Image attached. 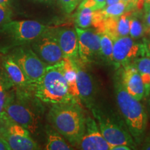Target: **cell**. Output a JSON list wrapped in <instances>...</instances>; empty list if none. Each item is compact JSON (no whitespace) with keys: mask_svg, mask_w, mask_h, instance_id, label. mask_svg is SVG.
<instances>
[{"mask_svg":"<svg viewBox=\"0 0 150 150\" xmlns=\"http://www.w3.org/2000/svg\"><path fill=\"white\" fill-rule=\"evenodd\" d=\"M82 106L73 101L52 105L48 113L49 121L56 131L75 147L85 132L86 117Z\"/></svg>","mask_w":150,"mask_h":150,"instance_id":"cell-1","label":"cell"},{"mask_svg":"<svg viewBox=\"0 0 150 150\" xmlns=\"http://www.w3.org/2000/svg\"><path fill=\"white\" fill-rule=\"evenodd\" d=\"M116 102L123 120L137 145L145 136L148 117L143 105L127 93L118 76L114 79Z\"/></svg>","mask_w":150,"mask_h":150,"instance_id":"cell-2","label":"cell"},{"mask_svg":"<svg viewBox=\"0 0 150 150\" xmlns=\"http://www.w3.org/2000/svg\"><path fill=\"white\" fill-rule=\"evenodd\" d=\"M41 102L50 105L72 102L63 68V61L48 65L44 74L30 84ZM74 102V101H73Z\"/></svg>","mask_w":150,"mask_h":150,"instance_id":"cell-3","label":"cell"},{"mask_svg":"<svg viewBox=\"0 0 150 150\" xmlns=\"http://www.w3.org/2000/svg\"><path fill=\"white\" fill-rule=\"evenodd\" d=\"M91 110L99 130L110 145V148L115 145H125L133 149H136L138 145L124 120L115 114L104 111L96 106H94Z\"/></svg>","mask_w":150,"mask_h":150,"instance_id":"cell-4","label":"cell"},{"mask_svg":"<svg viewBox=\"0 0 150 150\" xmlns=\"http://www.w3.org/2000/svg\"><path fill=\"white\" fill-rule=\"evenodd\" d=\"M48 29L47 26L34 20H11L1 27V31L15 46H19L33 42Z\"/></svg>","mask_w":150,"mask_h":150,"instance_id":"cell-5","label":"cell"},{"mask_svg":"<svg viewBox=\"0 0 150 150\" xmlns=\"http://www.w3.org/2000/svg\"><path fill=\"white\" fill-rule=\"evenodd\" d=\"M11 56L21 68L30 84L40 78L48 66L38 56L29 44L16 46L11 52Z\"/></svg>","mask_w":150,"mask_h":150,"instance_id":"cell-6","label":"cell"},{"mask_svg":"<svg viewBox=\"0 0 150 150\" xmlns=\"http://www.w3.org/2000/svg\"><path fill=\"white\" fill-rule=\"evenodd\" d=\"M0 119L4 127L0 129V136L3 138L11 149L33 150L38 149L37 143L31 138L30 132L21 125L0 115Z\"/></svg>","mask_w":150,"mask_h":150,"instance_id":"cell-7","label":"cell"},{"mask_svg":"<svg viewBox=\"0 0 150 150\" xmlns=\"http://www.w3.org/2000/svg\"><path fill=\"white\" fill-rule=\"evenodd\" d=\"M1 115L35 134L39 127V118L31 108L14 97L6 98L4 109Z\"/></svg>","mask_w":150,"mask_h":150,"instance_id":"cell-8","label":"cell"},{"mask_svg":"<svg viewBox=\"0 0 150 150\" xmlns=\"http://www.w3.org/2000/svg\"><path fill=\"white\" fill-rule=\"evenodd\" d=\"M143 56H145L144 44L136 42L128 35L113 39V65L116 68L131 64Z\"/></svg>","mask_w":150,"mask_h":150,"instance_id":"cell-9","label":"cell"},{"mask_svg":"<svg viewBox=\"0 0 150 150\" xmlns=\"http://www.w3.org/2000/svg\"><path fill=\"white\" fill-rule=\"evenodd\" d=\"M31 47L47 65L56 64L64 59L63 52L50 29L31 42Z\"/></svg>","mask_w":150,"mask_h":150,"instance_id":"cell-10","label":"cell"},{"mask_svg":"<svg viewBox=\"0 0 150 150\" xmlns=\"http://www.w3.org/2000/svg\"><path fill=\"white\" fill-rule=\"evenodd\" d=\"M78 36L79 57L83 63L102 59L100 50V36L96 31L75 27Z\"/></svg>","mask_w":150,"mask_h":150,"instance_id":"cell-11","label":"cell"},{"mask_svg":"<svg viewBox=\"0 0 150 150\" xmlns=\"http://www.w3.org/2000/svg\"><path fill=\"white\" fill-rule=\"evenodd\" d=\"M74 60V59H73ZM74 65L77 76V86L81 102L87 108L92 109L95 106L97 86L93 75L83 67V63L78 59H74Z\"/></svg>","mask_w":150,"mask_h":150,"instance_id":"cell-12","label":"cell"},{"mask_svg":"<svg viewBox=\"0 0 150 150\" xmlns=\"http://www.w3.org/2000/svg\"><path fill=\"white\" fill-rule=\"evenodd\" d=\"M76 147L83 150H110V145L102 136L97 121L91 116L86 117L85 132Z\"/></svg>","mask_w":150,"mask_h":150,"instance_id":"cell-13","label":"cell"},{"mask_svg":"<svg viewBox=\"0 0 150 150\" xmlns=\"http://www.w3.org/2000/svg\"><path fill=\"white\" fill-rule=\"evenodd\" d=\"M122 67L120 79L124 88L129 95L137 100L141 101L145 97V91L140 74L132 63Z\"/></svg>","mask_w":150,"mask_h":150,"instance_id":"cell-14","label":"cell"},{"mask_svg":"<svg viewBox=\"0 0 150 150\" xmlns=\"http://www.w3.org/2000/svg\"><path fill=\"white\" fill-rule=\"evenodd\" d=\"M64 58L76 59L79 57V44L77 33L75 29L70 28H59L52 29Z\"/></svg>","mask_w":150,"mask_h":150,"instance_id":"cell-15","label":"cell"},{"mask_svg":"<svg viewBox=\"0 0 150 150\" xmlns=\"http://www.w3.org/2000/svg\"><path fill=\"white\" fill-rule=\"evenodd\" d=\"M131 16L130 11L119 17L105 18L102 32L110 35L115 39L129 35V20Z\"/></svg>","mask_w":150,"mask_h":150,"instance_id":"cell-16","label":"cell"},{"mask_svg":"<svg viewBox=\"0 0 150 150\" xmlns=\"http://www.w3.org/2000/svg\"><path fill=\"white\" fill-rule=\"evenodd\" d=\"M63 68L71 98L72 101L82 105L78 90L77 76L74 60L69 58H64L63 60Z\"/></svg>","mask_w":150,"mask_h":150,"instance_id":"cell-17","label":"cell"},{"mask_svg":"<svg viewBox=\"0 0 150 150\" xmlns=\"http://www.w3.org/2000/svg\"><path fill=\"white\" fill-rule=\"evenodd\" d=\"M4 67L11 80L16 85L19 86H30L29 80L26 77L21 68L11 58V56L5 59L4 62Z\"/></svg>","mask_w":150,"mask_h":150,"instance_id":"cell-18","label":"cell"},{"mask_svg":"<svg viewBox=\"0 0 150 150\" xmlns=\"http://www.w3.org/2000/svg\"><path fill=\"white\" fill-rule=\"evenodd\" d=\"M138 70L145 86V91L146 97L150 93V58L147 56H140L133 62Z\"/></svg>","mask_w":150,"mask_h":150,"instance_id":"cell-19","label":"cell"},{"mask_svg":"<svg viewBox=\"0 0 150 150\" xmlns=\"http://www.w3.org/2000/svg\"><path fill=\"white\" fill-rule=\"evenodd\" d=\"M47 150H70L73 147L65 141V138L57 131L49 130L45 146Z\"/></svg>","mask_w":150,"mask_h":150,"instance_id":"cell-20","label":"cell"},{"mask_svg":"<svg viewBox=\"0 0 150 150\" xmlns=\"http://www.w3.org/2000/svg\"><path fill=\"white\" fill-rule=\"evenodd\" d=\"M99 33L102 58L108 63L113 65V38L105 32Z\"/></svg>","mask_w":150,"mask_h":150,"instance_id":"cell-21","label":"cell"},{"mask_svg":"<svg viewBox=\"0 0 150 150\" xmlns=\"http://www.w3.org/2000/svg\"><path fill=\"white\" fill-rule=\"evenodd\" d=\"M94 12L95 11L92 8L79 6L78 11L76 15V19H75L76 27L81 29H87L91 27L93 20Z\"/></svg>","mask_w":150,"mask_h":150,"instance_id":"cell-22","label":"cell"},{"mask_svg":"<svg viewBox=\"0 0 150 150\" xmlns=\"http://www.w3.org/2000/svg\"><path fill=\"white\" fill-rule=\"evenodd\" d=\"M129 11L130 10H129L128 6L122 1L105 6L104 8L102 9V12L104 18L119 17Z\"/></svg>","mask_w":150,"mask_h":150,"instance_id":"cell-23","label":"cell"},{"mask_svg":"<svg viewBox=\"0 0 150 150\" xmlns=\"http://www.w3.org/2000/svg\"><path fill=\"white\" fill-rule=\"evenodd\" d=\"M145 32V27L141 21L136 17L131 16L129 20V35L133 39L142 37Z\"/></svg>","mask_w":150,"mask_h":150,"instance_id":"cell-24","label":"cell"},{"mask_svg":"<svg viewBox=\"0 0 150 150\" xmlns=\"http://www.w3.org/2000/svg\"><path fill=\"white\" fill-rule=\"evenodd\" d=\"M12 16V11L8 5L0 4V27L10 22Z\"/></svg>","mask_w":150,"mask_h":150,"instance_id":"cell-25","label":"cell"},{"mask_svg":"<svg viewBox=\"0 0 150 150\" xmlns=\"http://www.w3.org/2000/svg\"><path fill=\"white\" fill-rule=\"evenodd\" d=\"M59 1L65 12L70 14L76 8L81 0H59Z\"/></svg>","mask_w":150,"mask_h":150,"instance_id":"cell-26","label":"cell"},{"mask_svg":"<svg viewBox=\"0 0 150 150\" xmlns=\"http://www.w3.org/2000/svg\"><path fill=\"white\" fill-rule=\"evenodd\" d=\"M6 94L3 86L0 83V115L4 111L6 102Z\"/></svg>","mask_w":150,"mask_h":150,"instance_id":"cell-27","label":"cell"},{"mask_svg":"<svg viewBox=\"0 0 150 150\" xmlns=\"http://www.w3.org/2000/svg\"><path fill=\"white\" fill-rule=\"evenodd\" d=\"M144 11V22L146 27L150 29V4H145L143 6Z\"/></svg>","mask_w":150,"mask_h":150,"instance_id":"cell-28","label":"cell"},{"mask_svg":"<svg viewBox=\"0 0 150 150\" xmlns=\"http://www.w3.org/2000/svg\"><path fill=\"white\" fill-rule=\"evenodd\" d=\"M141 149L150 150V132L147 135L145 134L144 139L142 140L141 145H140Z\"/></svg>","mask_w":150,"mask_h":150,"instance_id":"cell-29","label":"cell"},{"mask_svg":"<svg viewBox=\"0 0 150 150\" xmlns=\"http://www.w3.org/2000/svg\"><path fill=\"white\" fill-rule=\"evenodd\" d=\"M121 1H122L125 4H126V5L128 6L129 10H131V9L136 7L137 1L138 0H121Z\"/></svg>","mask_w":150,"mask_h":150,"instance_id":"cell-30","label":"cell"},{"mask_svg":"<svg viewBox=\"0 0 150 150\" xmlns=\"http://www.w3.org/2000/svg\"><path fill=\"white\" fill-rule=\"evenodd\" d=\"M0 150H11V148L7 142L0 136Z\"/></svg>","mask_w":150,"mask_h":150,"instance_id":"cell-31","label":"cell"},{"mask_svg":"<svg viewBox=\"0 0 150 150\" xmlns=\"http://www.w3.org/2000/svg\"><path fill=\"white\" fill-rule=\"evenodd\" d=\"M131 149H133L131 147H129V146L125 145H115L110 148V150H131Z\"/></svg>","mask_w":150,"mask_h":150,"instance_id":"cell-32","label":"cell"},{"mask_svg":"<svg viewBox=\"0 0 150 150\" xmlns=\"http://www.w3.org/2000/svg\"><path fill=\"white\" fill-rule=\"evenodd\" d=\"M145 4H150V0H138L136 7L138 9H142Z\"/></svg>","mask_w":150,"mask_h":150,"instance_id":"cell-33","label":"cell"},{"mask_svg":"<svg viewBox=\"0 0 150 150\" xmlns=\"http://www.w3.org/2000/svg\"><path fill=\"white\" fill-rule=\"evenodd\" d=\"M97 4V10L103 9L106 6V0H95Z\"/></svg>","mask_w":150,"mask_h":150,"instance_id":"cell-34","label":"cell"},{"mask_svg":"<svg viewBox=\"0 0 150 150\" xmlns=\"http://www.w3.org/2000/svg\"><path fill=\"white\" fill-rule=\"evenodd\" d=\"M144 46H145V56L150 58V41L144 43Z\"/></svg>","mask_w":150,"mask_h":150,"instance_id":"cell-35","label":"cell"},{"mask_svg":"<svg viewBox=\"0 0 150 150\" xmlns=\"http://www.w3.org/2000/svg\"><path fill=\"white\" fill-rule=\"evenodd\" d=\"M121 0H106V6H107L113 4L117 3L119 1H120Z\"/></svg>","mask_w":150,"mask_h":150,"instance_id":"cell-36","label":"cell"},{"mask_svg":"<svg viewBox=\"0 0 150 150\" xmlns=\"http://www.w3.org/2000/svg\"><path fill=\"white\" fill-rule=\"evenodd\" d=\"M9 2H10V0H0V4L9 6Z\"/></svg>","mask_w":150,"mask_h":150,"instance_id":"cell-37","label":"cell"},{"mask_svg":"<svg viewBox=\"0 0 150 150\" xmlns=\"http://www.w3.org/2000/svg\"><path fill=\"white\" fill-rule=\"evenodd\" d=\"M146 97L147 98V104H148V106H149V110L150 111V93H149V95H148Z\"/></svg>","mask_w":150,"mask_h":150,"instance_id":"cell-38","label":"cell"},{"mask_svg":"<svg viewBox=\"0 0 150 150\" xmlns=\"http://www.w3.org/2000/svg\"><path fill=\"white\" fill-rule=\"evenodd\" d=\"M38 1H47V0H38Z\"/></svg>","mask_w":150,"mask_h":150,"instance_id":"cell-39","label":"cell"},{"mask_svg":"<svg viewBox=\"0 0 150 150\" xmlns=\"http://www.w3.org/2000/svg\"><path fill=\"white\" fill-rule=\"evenodd\" d=\"M82 1V0H81V1Z\"/></svg>","mask_w":150,"mask_h":150,"instance_id":"cell-40","label":"cell"}]
</instances>
